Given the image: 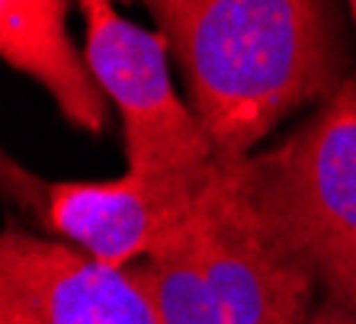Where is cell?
<instances>
[{"label":"cell","instance_id":"obj_7","mask_svg":"<svg viewBox=\"0 0 356 324\" xmlns=\"http://www.w3.org/2000/svg\"><path fill=\"white\" fill-rule=\"evenodd\" d=\"M0 55L45 87L71 125L106 129L109 100L67 35V0H0Z\"/></svg>","mask_w":356,"mask_h":324},{"label":"cell","instance_id":"obj_4","mask_svg":"<svg viewBox=\"0 0 356 324\" xmlns=\"http://www.w3.org/2000/svg\"><path fill=\"white\" fill-rule=\"evenodd\" d=\"M77 10L87 67L122 116L129 170L170 174L216 161L212 138L174 87L164 35L119 17L113 0H77Z\"/></svg>","mask_w":356,"mask_h":324},{"label":"cell","instance_id":"obj_6","mask_svg":"<svg viewBox=\"0 0 356 324\" xmlns=\"http://www.w3.org/2000/svg\"><path fill=\"white\" fill-rule=\"evenodd\" d=\"M0 324H164L145 266H109L67 241L7 228Z\"/></svg>","mask_w":356,"mask_h":324},{"label":"cell","instance_id":"obj_5","mask_svg":"<svg viewBox=\"0 0 356 324\" xmlns=\"http://www.w3.org/2000/svg\"><path fill=\"white\" fill-rule=\"evenodd\" d=\"M218 158L190 170L135 174L116 180L42 183L17 174L33 196L42 225L55 238L81 248L109 266H135L174 244L199 216L202 196L216 177Z\"/></svg>","mask_w":356,"mask_h":324},{"label":"cell","instance_id":"obj_1","mask_svg":"<svg viewBox=\"0 0 356 324\" xmlns=\"http://www.w3.org/2000/svg\"><path fill=\"white\" fill-rule=\"evenodd\" d=\"M190 106L222 158L254 154L282 119L340 87L334 0H145Z\"/></svg>","mask_w":356,"mask_h":324},{"label":"cell","instance_id":"obj_9","mask_svg":"<svg viewBox=\"0 0 356 324\" xmlns=\"http://www.w3.org/2000/svg\"><path fill=\"white\" fill-rule=\"evenodd\" d=\"M350 10H353V19H356V0H350Z\"/></svg>","mask_w":356,"mask_h":324},{"label":"cell","instance_id":"obj_2","mask_svg":"<svg viewBox=\"0 0 356 324\" xmlns=\"http://www.w3.org/2000/svg\"><path fill=\"white\" fill-rule=\"evenodd\" d=\"M225 164L266 238L356 308V74L282 145Z\"/></svg>","mask_w":356,"mask_h":324},{"label":"cell","instance_id":"obj_3","mask_svg":"<svg viewBox=\"0 0 356 324\" xmlns=\"http://www.w3.org/2000/svg\"><path fill=\"white\" fill-rule=\"evenodd\" d=\"M164 324H308L318 283L264 234L218 158L199 216L145 260Z\"/></svg>","mask_w":356,"mask_h":324},{"label":"cell","instance_id":"obj_8","mask_svg":"<svg viewBox=\"0 0 356 324\" xmlns=\"http://www.w3.org/2000/svg\"><path fill=\"white\" fill-rule=\"evenodd\" d=\"M308 324H356V308L340 305L334 299H324L321 305L315 308V315Z\"/></svg>","mask_w":356,"mask_h":324}]
</instances>
